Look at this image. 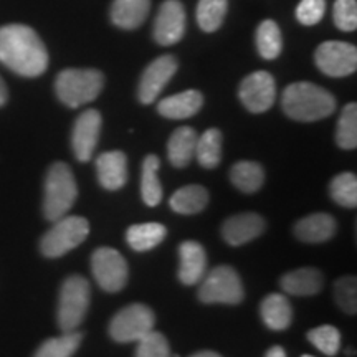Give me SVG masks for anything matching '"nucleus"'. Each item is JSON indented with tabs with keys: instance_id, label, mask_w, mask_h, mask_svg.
<instances>
[{
	"instance_id": "nucleus-1",
	"label": "nucleus",
	"mask_w": 357,
	"mask_h": 357,
	"mask_svg": "<svg viewBox=\"0 0 357 357\" xmlns=\"http://www.w3.org/2000/svg\"><path fill=\"white\" fill-rule=\"evenodd\" d=\"M0 63L20 77H40L48 66L47 47L30 26L3 25L0 26Z\"/></svg>"
},
{
	"instance_id": "nucleus-2",
	"label": "nucleus",
	"mask_w": 357,
	"mask_h": 357,
	"mask_svg": "<svg viewBox=\"0 0 357 357\" xmlns=\"http://www.w3.org/2000/svg\"><path fill=\"white\" fill-rule=\"evenodd\" d=\"M281 106L294 121L312 123L331 116L336 109V100L328 89L318 84L298 82L284 89Z\"/></svg>"
},
{
	"instance_id": "nucleus-3",
	"label": "nucleus",
	"mask_w": 357,
	"mask_h": 357,
	"mask_svg": "<svg viewBox=\"0 0 357 357\" xmlns=\"http://www.w3.org/2000/svg\"><path fill=\"white\" fill-rule=\"evenodd\" d=\"M78 197L73 172L65 162H55L45 178L43 213L47 220L56 222L71 211Z\"/></svg>"
},
{
	"instance_id": "nucleus-4",
	"label": "nucleus",
	"mask_w": 357,
	"mask_h": 357,
	"mask_svg": "<svg viewBox=\"0 0 357 357\" xmlns=\"http://www.w3.org/2000/svg\"><path fill=\"white\" fill-rule=\"evenodd\" d=\"M105 77L95 68H68L56 77V96L68 108H79L95 101L102 91Z\"/></svg>"
},
{
	"instance_id": "nucleus-5",
	"label": "nucleus",
	"mask_w": 357,
	"mask_h": 357,
	"mask_svg": "<svg viewBox=\"0 0 357 357\" xmlns=\"http://www.w3.org/2000/svg\"><path fill=\"white\" fill-rule=\"evenodd\" d=\"M89 296L91 289L86 278L79 275H73L65 280L58 298V326L63 333L77 331V328L83 323L89 307Z\"/></svg>"
},
{
	"instance_id": "nucleus-6",
	"label": "nucleus",
	"mask_w": 357,
	"mask_h": 357,
	"mask_svg": "<svg viewBox=\"0 0 357 357\" xmlns=\"http://www.w3.org/2000/svg\"><path fill=\"white\" fill-rule=\"evenodd\" d=\"M89 235V223L86 218L78 215H65L55 222L43 235L42 253L48 258H60L82 245Z\"/></svg>"
},
{
	"instance_id": "nucleus-7",
	"label": "nucleus",
	"mask_w": 357,
	"mask_h": 357,
	"mask_svg": "<svg viewBox=\"0 0 357 357\" xmlns=\"http://www.w3.org/2000/svg\"><path fill=\"white\" fill-rule=\"evenodd\" d=\"M243 296L242 280L231 266L213 268L200 281L199 298L207 305H238Z\"/></svg>"
},
{
	"instance_id": "nucleus-8",
	"label": "nucleus",
	"mask_w": 357,
	"mask_h": 357,
	"mask_svg": "<svg viewBox=\"0 0 357 357\" xmlns=\"http://www.w3.org/2000/svg\"><path fill=\"white\" fill-rule=\"evenodd\" d=\"M155 316L146 305L123 307L109 323V336L116 342H137L154 329Z\"/></svg>"
},
{
	"instance_id": "nucleus-9",
	"label": "nucleus",
	"mask_w": 357,
	"mask_h": 357,
	"mask_svg": "<svg viewBox=\"0 0 357 357\" xmlns=\"http://www.w3.org/2000/svg\"><path fill=\"white\" fill-rule=\"evenodd\" d=\"M91 270L96 283L108 293H118L128 283V263L118 250L101 247L91 257Z\"/></svg>"
},
{
	"instance_id": "nucleus-10",
	"label": "nucleus",
	"mask_w": 357,
	"mask_h": 357,
	"mask_svg": "<svg viewBox=\"0 0 357 357\" xmlns=\"http://www.w3.org/2000/svg\"><path fill=\"white\" fill-rule=\"evenodd\" d=\"M318 68L333 78L349 77L357 68V48L346 42H324L314 53Z\"/></svg>"
},
{
	"instance_id": "nucleus-11",
	"label": "nucleus",
	"mask_w": 357,
	"mask_h": 357,
	"mask_svg": "<svg viewBox=\"0 0 357 357\" xmlns=\"http://www.w3.org/2000/svg\"><path fill=\"white\" fill-rule=\"evenodd\" d=\"M238 96L250 113H265L276 98L275 78L268 71H255L240 83Z\"/></svg>"
},
{
	"instance_id": "nucleus-12",
	"label": "nucleus",
	"mask_w": 357,
	"mask_h": 357,
	"mask_svg": "<svg viewBox=\"0 0 357 357\" xmlns=\"http://www.w3.org/2000/svg\"><path fill=\"white\" fill-rule=\"evenodd\" d=\"M177 60L172 55H162L154 60L142 73L137 96L142 105H151L158 100L177 71Z\"/></svg>"
},
{
	"instance_id": "nucleus-13",
	"label": "nucleus",
	"mask_w": 357,
	"mask_h": 357,
	"mask_svg": "<svg viewBox=\"0 0 357 357\" xmlns=\"http://www.w3.org/2000/svg\"><path fill=\"white\" fill-rule=\"evenodd\" d=\"M101 114L96 109H86L78 116L71 132V147L79 162H88L93 158L101 132Z\"/></svg>"
},
{
	"instance_id": "nucleus-14",
	"label": "nucleus",
	"mask_w": 357,
	"mask_h": 357,
	"mask_svg": "<svg viewBox=\"0 0 357 357\" xmlns=\"http://www.w3.org/2000/svg\"><path fill=\"white\" fill-rule=\"evenodd\" d=\"M185 32V8L178 0H166L154 22V38L162 47L181 42Z\"/></svg>"
},
{
	"instance_id": "nucleus-15",
	"label": "nucleus",
	"mask_w": 357,
	"mask_h": 357,
	"mask_svg": "<svg viewBox=\"0 0 357 357\" xmlns=\"http://www.w3.org/2000/svg\"><path fill=\"white\" fill-rule=\"evenodd\" d=\"M266 229V223L261 215L253 212L238 213L227 218L222 225V236L231 247H240L260 236Z\"/></svg>"
},
{
	"instance_id": "nucleus-16",
	"label": "nucleus",
	"mask_w": 357,
	"mask_h": 357,
	"mask_svg": "<svg viewBox=\"0 0 357 357\" xmlns=\"http://www.w3.org/2000/svg\"><path fill=\"white\" fill-rule=\"evenodd\" d=\"M178 280L187 287L197 284L202 281L207 271V255L205 250L199 242L194 240H185L178 247Z\"/></svg>"
},
{
	"instance_id": "nucleus-17",
	"label": "nucleus",
	"mask_w": 357,
	"mask_h": 357,
	"mask_svg": "<svg viewBox=\"0 0 357 357\" xmlns=\"http://www.w3.org/2000/svg\"><path fill=\"white\" fill-rule=\"evenodd\" d=\"M98 182L106 190H119L128 182V159L121 151L102 153L96 159Z\"/></svg>"
},
{
	"instance_id": "nucleus-18",
	"label": "nucleus",
	"mask_w": 357,
	"mask_h": 357,
	"mask_svg": "<svg viewBox=\"0 0 357 357\" xmlns=\"http://www.w3.org/2000/svg\"><path fill=\"white\" fill-rule=\"evenodd\" d=\"M337 223L329 213H311L294 225V235L306 243H323L336 234Z\"/></svg>"
},
{
	"instance_id": "nucleus-19",
	"label": "nucleus",
	"mask_w": 357,
	"mask_h": 357,
	"mask_svg": "<svg viewBox=\"0 0 357 357\" xmlns=\"http://www.w3.org/2000/svg\"><path fill=\"white\" fill-rule=\"evenodd\" d=\"M202 105V93L197 91V89H187V91L178 93V95H172L160 100L158 111L160 116L167 119H187L197 114Z\"/></svg>"
},
{
	"instance_id": "nucleus-20",
	"label": "nucleus",
	"mask_w": 357,
	"mask_h": 357,
	"mask_svg": "<svg viewBox=\"0 0 357 357\" xmlns=\"http://www.w3.org/2000/svg\"><path fill=\"white\" fill-rule=\"evenodd\" d=\"M281 288L287 294L294 296H314L323 288V273L316 268H298L281 276Z\"/></svg>"
},
{
	"instance_id": "nucleus-21",
	"label": "nucleus",
	"mask_w": 357,
	"mask_h": 357,
	"mask_svg": "<svg viewBox=\"0 0 357 357\" xmlns=\"http://www.w3.org/2000/svg\"><path fill=\"white\" fill-rule=\"evenodd\" d=\"M151 0H114L111 22L123 30H134L144 24L149 15Z\"/></svg>"
},
{
	"instance_id": "nucleus-22",
	"label": "nucleus",
	"mask_w": 357,
	"mask_h": 357,
	"mask_svg": "<svg viewBox=\"0 0 357 357\" xmlns=\"http://www.w3.org/2000/svg\"><path fill=\"white\" fill-rule=\"evenodd\" d=\"M199 134L195 129L182 126L172 132L167 142V158L174 167H185L195 158Z\"/></svg>"
},
{
	"instance_id": "nucleus-23",
	"label": "nucleus",
	"mask_w": 357,
	"mask_h": 357,
	"mask_svg": "<svg viewBox=\"0 0 357 357\" xmlns=\"http://www.w3.org/2000/svg\"><path fill=\"white\" fill-rule=\"evenodd\" d=\"M260 314L268 328L273 331H284L293 321L291 303L284 294L271 293L261 301Z\"/></svg>"
},
{
	"instance_id": "nucleus-24",
	"label": "nucleus",
	"mask_w": 357,
	"mask_h": 357,
	"mask_svg": "<svg viewBox=\"0 0 357 357\" xmlns=\"http://www.w3.org/2000/svg\"><path fill=\"white\" fill-rule=\"evenodd\" d=\"M167 230L160 223L149 222V223H137V225L129 227L126 240L129 247L136 252H149L164 242Z\"/></svg>"
},
{
	"instance_id": "nucleus-25",
	"label": "nucleus",
	"mask_w": 357,
	"mask_h": 357,
	"mask_svg": "<svg viewBox=\"0 0 357 357\" xmlns=\"http://www.w3.org/2000/svg\"><path fill=\"white\" fill-rule=\"evenodd\" d=\"M171 208L181 215L202 212L208 204V192L202 185H185L171 197Z\"/></svg>"
},
{
	"instance_id": "nucleus-26",
	"label": "nucleus",
	"mask_w": 357,
	"mask_h": 357,
	"mask_svg": "<svg viewBox=\"0 0 357 357\" xmlns=\"http://www.w3.org/2000/svg\"><path fill=\"white\" fill-rule=\"evenodd\" d=\"M230 181L238 190L245 194H253L261 189L265 182V171L260 164L253 160H240L230 169Z\"/></svg>"
},
{
	"instance_id": "nucleus-27",
	"label": "nucleus",
	"mask_w": 357,
	"mask_h": 357,
	"mask_svg": "<svg viewBox=\"0 0 357 357\" xmlns=\"http://www.w3.org/2000/svg\"><path fill=\"white\" fill-rule=\"evenodd\" d=\"M160 160L158 155H147L142 162V178H141V195L146 205L158 207L162 200V185L159 181Z\"/></svg>"
},
{
	"instance_id": "nucleus-28",
	"label": "nucleus",
	"mask_w": 357,
	"mask_h": 357,
	"mask_svg": "<svg viewBox=\"0 0 357 357\" xmlns=\"http://www.w3.org/2000/svg\"><path fill=\"white\" fill-rule=\"evenodd\" d=\"M195 158L205 169H213L222 160V132L218 129H207L197 137Z\"/></svg>"
},
{
	"instance_id": "nucleus-29",
	"label": "nucleus",
	"mask_w": 357,
	"mask_h": 357,
	"mask_svg": "<svg viewBox=\"0 0 357 357\" xmlns=\"http://www.w3.org/2000/svg\"><path fill=\"white\" fill-rule=\"evenodd\" d=\"M257 48L261 58L275 60L283 50V37L276 22L265 20L257 29Z\"/></svg>"
},
{
	"instance_id": "nucleus-30",
	"label": "nucleus",
	"mask_w": 357,
	"mask_h": 357,
	"mask_svg": "<svg viewBox=\"0 0 357 357\" xmlns=\"http://www.w3.org/2000/svg\"><path fill=\"white\" fill-rule=\"evenodd\" d=\"M83 341L79 331L63 333V336L52 337L38 347L33 357H73Z\"/></svg>"
},
{
	"instance_id": "nucleus-31",
	"label": "nucleus",
	"mask_w": 357,
	"mask_h": 357,
	"mask_svg": "<svg viewBox=\"0 0 357 357\" xmlns=\"http://www.w3.org/2000/svg\"><path fill=\"white\" fill-rule=\"evenodd\" d=\"M229 0H199L197 24L204 32H215L225 20Z\"/></svg>"
},
{
	"instance_id": "nucleus-32",
	"label": "nucleus",
	"mask_w": 357,
	"mask_h": 357,
	"mask_svg": "<svg viewBox=\"0 0 357 357\" xmlns=\"http://www.w3.org/2000/svg\"><path fill=\"white\" fill-rule=\"evenodd\" d=\"M336 142L342 149H356L357 146V105L349 102L344 106L336 129Z\"/></svg>"
},
{
	"instance_id": "nucleus-33",
	"label": "nucleus",
	"mask_w": 357,
	"mask_h": 357,
	"mask_svg": "<svg viewBox=\"0 0 357 357\" xmlns=\"http://www.w3.org/2000/svg\"><path fill=\"white\" fill-rule=\"evenodd\" d=\"M331 197L342 207L354 208L357 205V177L352 172H342L331 181Z\"/></svg>"
},
{
	"instance_id": "nucleus-34",
	"label": "nucleus",
	"mask_w": 357,
	"mask_h": 357,
	"mask_svg": "<svg viewBox=\"0 0 357 357\" xmlns=\"http://www.w3.org/2000/svg\"><path fill=\"white\" fill-rule=\"evenodd\" d=\"M307 339L316 349H319L326 356H336L339 347H341V333L329 324L311 329L307 333Z\"/></svg>"
},
{
	"instance_id": "nucleus-35",
	"label": "nucleus",
	"mask_w": 357,
	"mask_h": 357,
	"mask_svg": "<svg viewBox=\"0 0 357 357\" xmlns=\"http://www.w3.org/2000/svg\"><path fill=\"white\" fill-rule=\"evenodd\" d=\"M334 298L337 306L347 314H356L357 311V283L354 276H342L334 284Z\"/></svg>"
},
{
	"instance_id": "nucleus-36",
	"label": "nucleus",
	"mask_w": 357,
	"mask_h": 357,
	"mask_svg": "<svg viewBox=\"0 0 357 357\" xmlns=\"http://www.w3.org/2000/svg\"><path fill=\"white\" fill-rule=\"evenodd\" d=\"M136 357H172L171 346L162 333L151 331L137 341Z\"/></svg>"
},
{
	"instance_id": "nucleus-37",
	"label": "nucleus",
	"mask_w": 357,
	"mask_h": 357,
	"mask_svg": "<svg viewBox=\"0 0 357 357\" xmlns=\"http://www.w3.org/2000/svg\"><path fill=\"white\" fill-rule=\"evenodd\" d=\"M334 24L342 32H354L357 29V2L356 0H336L333 7Z\"/></svg>"
},
{
	"instance_id": "nucleus-38",
	"label": "nucleus",
	"mask_w": 357,
	"mask_h": 357,
	"mask_svg": "<svg viewBox=\"0 0 357 357\" xmlns=\"http://www.w3.org/2000/svg\"><path fill=\"white\" fill-rule=\"evenodd\" d=\"M326 13V0H301L296 7V19L300 24L311 26L319 24Z\"/></svg>"
},
{
	"instance_id": "nucleus-39",
	"label": "nucleus",
	"mask_w": 357,
	"mask_h": 357,
	"mask_svg": "<svg viewBox=\"0 0 357 357\" xmlns=\"http://www.w3.org/2000/svg\"><path fill=\"white\" fill-rule=\"evenodd\" d=\"M265 357H287V352H284V349L281 346H273L268 349Z\"/></svg>"
},
{
	"instance_id": "nucleus-40",
	"label": "nucleus",
	"mask_w": 357,
	"mask_h": 357,
	"mask_svg": "<svg viewBox=\"0 0 357 357\" xmlns=\"http://www.w3.org/2000/svg\"><path fill=\"white\" fill-rule=\"evenodd\" d=\"M7 98H8L7 86H6V83H3V79L0 78V106L6 105V102H7Z\"/></svg>"
},
{
	"instance_id": "nucleus-41",
	"label": "nucleus",
	"mask_w": 357,
	"mask_h": 357,
	"mask_svg": "<svg viewBox=\"0 0 357 357\" xmlns=\"http://www.w3.org/2000/svg\"><path fill=\"white\" fill-rule=\"evenodd\" d=\"M190 357H222V356L213 351H200V352H195V354H192Z\"/></svg>"
},
{
	"instance_id": "nucleus-42",
	"label": "nucleus",
	"mask_w": 357,
	"mask_h": 357,
	"mask_svg": "<svg viewBox=\"0 0 357 357\" xmlns=\"http://www.w3.org/2000/svg\"><path fill=\"white\" fill-rule=\"evenodd\" d=\"M303 357H312V356H303Z\"/></svg>"
}]
</instances>
